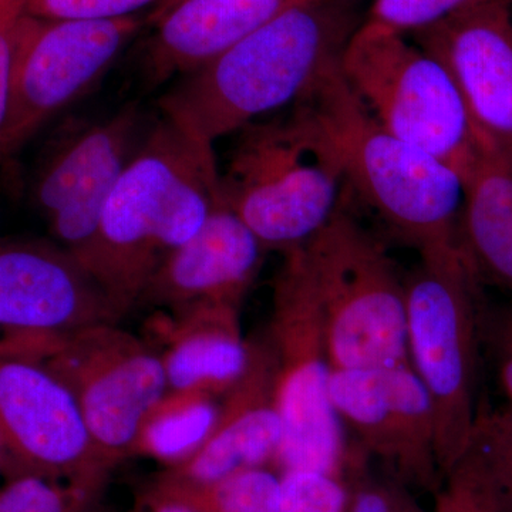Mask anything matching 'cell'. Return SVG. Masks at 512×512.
Instances as JSON below:
<instances>
[{"instance_id": "cell-1", "label": "cell", "mask_w": 512, "mask_h": 512, "mask_svg": "<svg viewBox=\"0 0 512 512\" xmlns=\"http://www.w3.org/2000/svg\"><path fill=\"white\" fill-rule=\"evenodd\" d=\"M222 201L214 146L160 114L76 258L126 315L151 276Z\"/></svg>"}, {"instance_id": "cell-2", "label": "cell", "mask_w": 512, "mask_h": 512, "mask_svg": "<svg viewBox=\"0 0 512 512\" xmlns=\"http://www.w3.org/2000/svg\"><path fill=\"white\" fill-rule=\"evenodd\" d=\"M350 0H303L177 83L160 114L214 146L265 114L301 103L356 32Z\"/></svg>"}, {"instance_id": "cell-3", "label": "cell", "mask_w": 512, "mask_h": 512, "mask_svg": "<svg viewBox=\"0 0 512 512\" xmlns=\"http://www.w3.org/2000/svg\"><path fill=\"white\" fill-rule=\"evenodd\" d=\"M329 138L346 183L417 251L461 248L464 184L456 171L380 126L349 89L340 62L301 101Z\"/></svg>"}, {"instance_id": "cell-4", "label": "cell", "mask_w": 512, "mask_h": 512, "mask_svg": "<svg viewBox=\"0 0 512 512\" xmlns=\"http://www.w3.org/2000/svg\"><path fill=\"white\" fill-rule=\"evenodd\" d=\"M238 136L221 173L222 200L266 251L308 244L339 210L346 181L329 138L302 104Z\"/></svg>"}, {"instance_id": "cell-5", "label": "cell", "mask_w": 512, "mask_h": 512, "mask_svg": "<svg viewBox=\"0 0 512 512\" xmlns=\"http://www.w3.org/2000/svg\"><path fill=\"white\" fill-rule=\"evenodd\" d=\"M404 278L407 353L436 417L437 457L448 471L481 407L480 279L463 248L420 252Z\"/></svg>"}, {"instance_id": "cell-6", "label": "cell", "mask_w": 512, "mask_h": 512, "mask_svg": "<svg viewBox=\"0 0 512 512\" xmlns=\"http://www.w3.org/2000/svg\"><path fill=\"white\" fill-rule=\"evenodd\" d=\"M340 72L380 126L448 165L463 184L495 151L444 64L404 35L367 20L343 50Z\"/></svg>"}, {"instance_id": "cell-7", "label": "cell", "mask_w": 512, "mask_h": 512, "mask_svg": "<svg viewBox=\"0 0 512 512\" xmlns=\"http://www.w3.org/2000/svg\"><path fill=\"white\" fill-rule=\"evenodd\" d=\"M303 252L332 370L409 363L404 279L382 242L339 208Z\"/></svg>"}, {"instance_id": "cell-8", "label": "cell", "mask_w": 512, "mask_h": 512, "mask_svg": "<svg viewBox=\"0 0 512 512\" xmlns=\"http://www.w3.org/2000/svg\"><path fill=\"white\" fill-rule=\"evenodd\" d=\"M272 293L266 343L274 357L282 471L338 476L346 458L345 427L330 399V366L322 311L303 247L284 254Z\"/></svg>"}, {"instance_id": "cell-9", "label": "cell", "mask_w": 512, "mask_h": 512, "mask_svg": "<svg viewBox=\"0 0 512 512\" xmlns=\"http://www.w3.org/2000/svg\"><path fill=\"white\" fill-rule=\"evenodd\" d=\"M0 342L42 360L67 384L107 466L134 456L147 414L168 392L158 350L117 323Z\"/></svg>"}, {"instance_id": "cell-10", "label": "cell", "mask_w": 512, "mask_h": 512, "mask_svg": "<svg viewBox=\"0 0 512 512\" xmlns=\"http://www.w3.org/2000/svg\"><path fill=\"white\" fill-rule=\"evenodd\" d=\"M147 26V15L111 20L25 16L10 74L0 158L18 151L47 121L82 99Z\"/></svg>"}, {"instance_id": "cell-11", "label": "cell", "mask_w": 512, "mask_h": 512, "mask_svg": "<svg viewBox=\"0 0 512 512\" xmlns=\"http://www.w3.org/2000/svg\"><path fill=\"white\" fill-rule=\"evenodd\" d=\"M2 473L32 474L99 491L104 463L82 407L53 370L0 342Z\"/></svg>"}, {"instance_id": "cell-12", "label": "cell", "mask_w": 512, "mask_h": 512, "mask_svg": "<svg viewBox=\"0 0 512 512\" xmlns=\"http://www.w3.org/2000/svg\"><path fill=\"white\" fill-rule=\"evenodd\" d=\"M153 123L131 101L109 119L77 123L53 144L33 195L57 244L77 254L92 241L111 191Z\"/></svg>"}, {"instance_id": "cell-13", "label": "cell", "mask_w": 512, "mask_h": 512, "mask_svg": "<svg viewBox=\"0 0 512 512\" xmlns=\"http://www.w3.org/2000/svg\"><path fill=\"white\" fill-rule=\"evenodd\" d=\"M123 316L69 249L0 239V329L6 336L64 335Z\"/></svg>"}, {"instance_id": "cell-14", "label": "cell", "mask_w": 512, "mask_h": 512, "mask_svg": "<svg viewBox=\"0 0 512 512\" xmlns=\"http://www.w3.org/2000/svg\"><path fill=\"white\" fill-rule=\"evenodd\" d=\"M414 37L450 72L485 143L512 161L510 0H474Z\"/></svg>"}, {"instance_id": "cell-15", "label": "cell", "mask_w": 512, "mask_h": 512, "mask_svg": "<svg viewBox=\"0 0 512 512\" xmlns=\"http://www.w3.org/2000/svg\"><path fill=\"white\" fill-rule=\"evenodd\" d=\"M330 399L343 427L400 473L426 477L439 464L433 404L410 362L332 370Z\"/></svg>"}, {"instance_id": "cell-16", "label": "cell", "mask_w": 512, "mask_h": 512, "mask_svg": "<svg viewBox=\"0 0 512 512\" xmlns=\"http://www.w3.org/2000/svg\"><path fill=\"white\" fill-rule=\"evenodd\" d=\"M281 441L274 357L266 340L252 342L247 372L221 397L208 439L158 481L183 490L211 487L239 471L275 464Z\"/></svg>"}, {"instance_id": "cell-17", "label": "cell", "mask_w": 512, "mask_h": 512, "mask_svg": "<svg viewBox=\"0 0 512 512\" xmlns=\"http://www.w3.org/2000/svg\"><path fill=\"white\" fill-rule=\"evenodd\" d=\"M266 248L224 200L201 228L158 266L138 303L184 311L200 303L241 306Z\"/></svg>"}, {"instance_id": "cell-18", "label": "cell", "mask_w": 512, "mask_h": 512, "mask_svg": "<svg viewBox=\"0 0 512 512\" xmlns=\"http://www.w3.org/2000/svg\"><path fill=\"white\" fill-rule=\"evenodd\" d=\"M303 0H181L154 20L146 46V82L157 87L220 57Z\"/></svg>"}, {"instance_id": "cell-19", "label": "cell", "mask_w": 512, "mask_h": 512, "mask_svg": "<svg viewBox=\"0 0 512 512\" xmlns=\"http://www.w3.org/2000/svg\"><path fill=\"white\" fill-rule=\"evenodd\" d=\"M158 350L168 390H202L222 397L247 372L251 343L242 336L239 306L200 303L171 313Z\"/></svg>"}, {"instance_id": "cell-20", "label": "cell", "mask_w": 512, "mask_h": 512, "mask_svg": "<svg viewBox=\"0 0 512 512\" xmlns=\"http://www.w3.org/2000/svg\"><path fill=\"white\" fill-rule=\"evenodd\" d=\"M460 242L478 279L512 293V161L498 151L464 181Z\"/></svg>"}, {"instance_id": "cell-21", "label": "cell", "mask_w": 512, "mask_h": 512, "mask_svg": "<svg viewBox=\"0 0 512 512\" xmlns=\"http://www.w3.org/2000/svg\"><path fill=\"white\" fill-rule=\"evenodd\" d=\"M453 512H512V406L480 409L447 471Z\"/></svg>"}, {"instance_id": "cell-22", "label": "cell", "mask_w": 512, "mask_h": 512, "mask_svg": "<svg viewBox=\"0 0 512 512\" xmlns=\"http://www.w3.org/2000/svg\"><path fill=\"white\" fill-rule=\"evenodd\" d=\"M220 399L202 390H168L147 414L134 456L156 458L167 467L183 463L210 436Z\"/></svg>"}, {"instance_id": "cell-23", "label": "cell", "mask_w": 512, "mask_h": 512, "mask_svg": "<svg viewBox=\"0 0 512 512\" xmlns=\"http://www.w3.org/2000/svg\"><path fill=\"white\" fill-rule=\"evenodd\" d=\"M173 488L187 494L204 512H281V477L266 467L239 471L201 490Z\"/></svg>"}, {"instance_id": "cell-24", "label": "cell", "mask_w": 512, "mask_h": 512, "mask_svg": "<svg viewBox=\"0 0 512 512\" xmlns=\"http://www.w3.org/2000/svg\"><path fill=\"white\" fill-rule=\"evenodd\" d=\"M94 494L72 483L20 474L0 488V512H92Z\"/></svg>"}, {"instance_id": "cell-25", "label": "cell", "mask_w": 512, "mask_h": 512, "mask_svg": "<svg viewBox=\"0 0 512 512\" xmlns=\"http://www.w3.org/2000/svg\"><path fill=\"white\" fill-rule=\"evenodd\" d=\"M281 512H348V488L335 474L313 470L281 473Z\"/></svg>"}, {"instance_id": "cell-26", "label": "cell", "mask_w": 512, "mask_h": 512, "mask_svg": "<svg viewBox=\"0 0 512 512\" xmlns=\"http://www.w3.org/2000/svg\"><path fill=\"white\" fill-rule=\"evenodd\" d=\"M474 0H375L369 22L400 33H417L466 8Z\"/></svg>"}, {"instance_id": "cell-27", "label": "cell", "mask_w": 512, "mask_h": 512, "mask_svg": "<svg viewBox=\"0 0 512 512\" xmlns=\"http://www.w3.org/2000/svg\"><path fill=\"white\" fill-rule=\"evenodd\" d=\"M161 0H29L26 15L47 20H111L141 15Z\"/></svg>"}, {"instance_id": "cell-28", "label": "cell", "mask_w": 512, "mask_h": 512, "mask_svg": "<svg viewBox=\"0 0 512 512\" xmlns=\"http://www.w3.org/2000/svg\"><path fill=\"white\" fill-rule=\"evenodd\" d=\"M29 0H0V144L8 114L10 74L15 60L20 25Z\"/></svg>"}, {"instance_id": "cell-29", "label": "cell", "mask_w": 512, "mask_h": 512, "mask_svg": "<svg viewBox=\"0 0 512 512\" xmlns=\"http://www.w3.org/2000/svg\"><path fill=\"white\" fill-rule=\"evenodd\" d=\"M481 339L490 346L498 383L512 406V301L493 315L481 312Z\"/></svg>"}, {"instance_id": "cell-30", "label": "cell", "mask_w": 512, "mask_h": 512, "mask_svg": "<svg viewBox=\"0 0 512 512\" xmlns=\"http://www.w3.org/2000/svg\"><path fill=\"white\" fill-rule=\"evenodd\" d=\"M146 512H204L187 494L157 481L146 500Z\"/></svg>"}, {"instance_id": "cell-31", "label": "cell", "mask_w": 512, "mask_h": 512, "mask_svg": "<svg viewBox=\"0 0 512 512\" xmlns=\"http://www.w3.org/2000/svg\"><path fill=\"white\" fill-rule=\"evenodd\" d=\"M348 512H399L392 495L380 488H362L349 505Z\"/></svg>"}, {"instance_id": "cell-32", "label": "cell", "mask_w": 512, "mask_h": 512, "mask_svg": "<svg viewBox=\"0 0 512 512\" xmlns=\"http://www.w3.org/2000/svg\"><path fill=\"white\" fill-rule=\"evenodd\" d=\"M181 0H161L160 3L156 6V8L151 9L150 12L147 13V26H150L154 20L160 18L161 15H164L167 10L173 8L174 5H177Z\"/></svg>"}, {"instance_id": "cell-33", "label": "cell", "mask_w": 512, "mask_h": 512, "mask_svg": "<svg viewBox=\"0 0 512 512\" xmlns=\"http://www.w3.org/2000/svg\"><path fill=\"white\" fill-rule=\"evenodd\" d=\"M3 466V448H2V440H0V473H2Z\"/></svg>"}]
</instances>
